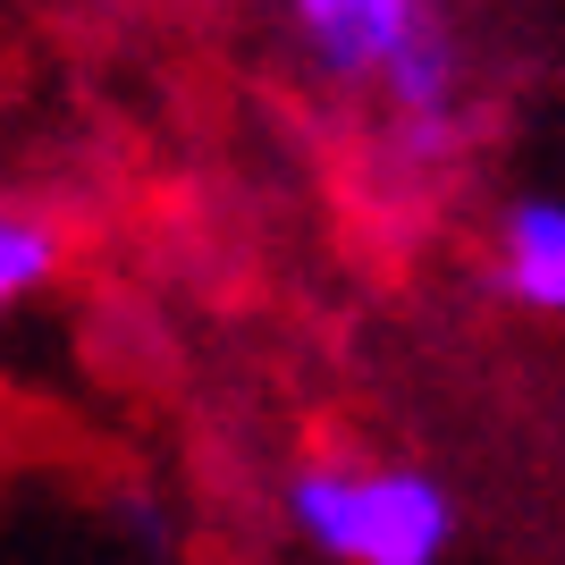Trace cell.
Segmentation results:
<instances>
[{
  "label": "cell",
  "instance_id": "obj_3",
  "mask_svg": "<svg viewBox=\"0 0 565 565\" xmlns=\"http://www.w3.org/2000/svg\"><path fill=\"white\" fill-rule=\"evenodd\" d=\"M490 287L532 321H565V186H523L498 203Z\"/></svg>",
  "mask_w": 565,
  "mask_h": 565
},
{
  "label": "cell",
  "instance_id": "obj_4",
  "mask_svg": "<svg viewBox=\"0 0 565 565\" xmlns=\"http://www.w3.org/2000/svg\"><path fill=\"white\" fill-rule=\"evenodd\" d=\"M60 279H68V228H60V212L25 203V194H0V321L43 305Z\"/></svg>",
  "mask_w": 565,
  "mask_h": 565
},
{
  "label": "cell",
  "instance_id": "obj_1",
  "mask_svg": "<svg viewBox=\"0 0 565 565\" xmlns=\"http://www.w3.org/2000/svg\"><path fill=\"white\" fill-rule=\"evenodd\" d=\"M287 532L321 565H448L456 490L414 456L312 448L287 472Z\"/></svg>",
  "mask_w": 565,
  "mask_h": 565
},
{
  "label": "cell",
  "instance_id": "obj_2",
  "mask_svg": "<svg viewBox=\"0 0 565 565\" xmlns=\"http://www.w3.org/2000/svg\"><path fill=\"white\" fill-rule=\"evenodd\" d=\"M448 9L456 0H279L287 43H296L305 76L338 102H354L423 25L448 18Z\"/></svg>",
  "mask_w": 565,
  "mask_h": 565
}]
</instances>
